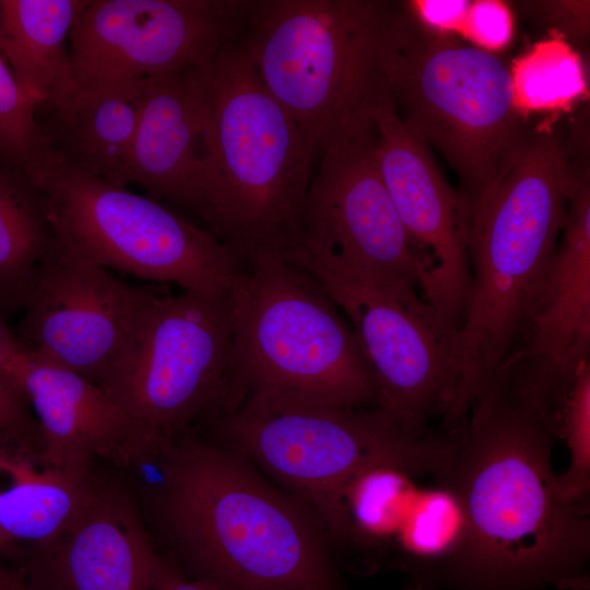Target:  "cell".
Returning <instances> with one entry per match:
<instances>
[{
    "label": "cell",
    "instance_id": "31",
    "mask_svg": "<svg viewBox=\"0 0 590 590\" xmlns=\"http://www.w3.org/2000/svg\"><path fill=\"white\" fill-rule=\"evenodd\" d=\"M522 5L566 36L582 37L588 33V1H534L524 2Z\"/></svg>",
    "mask_w": 590,
    "mask_h": 590
},
{
    "label": "cell",
    "instance_id": "4",
    "mask_svg": "<svg viewBox=\"0 0 590 590\" xmlns=\"http://www.w3.org/2000/svg\"><path fill=\"white\" fill-rule=\"evenodd\" d=\"M575 172L557 137L530 131L468 224L471 294L461 326L464 394L499 373L524 334L563 232Z\"/></svg>",
    "mask_w": 590,
    "mask_h": 590
},
{
    "label": "cell",
    "instance_id": "24",
    "mask_svg": "<svg viewBox=\"0 0 590 590\" xmlns=\"http://www.w3.org/2000/svg\"><path fill=\"white\" fill-rule=\"evenodd\" d=\"M467 517L457 494L440 483L420 487L394 540L402 567L423 590L438 581L462 548Z\"/></svg>",
    "mask_w": 590,
    "mask_h": 590
},
{
    "label": "cell",
    "instance_id": "7",
    "mask_svg": "<svg viewBox=\"0 0 590 590\" xmlns=\"http://www.w3.org/2000/svg\"><path fill=\"white\" fill-rule=\"evenodd\" d=\"M245 263L231 290L225 394L267 390L376 408L377 388L361 344L322 285L279 252H259Z\"/></svg>",
    "mask_w": 590,
    "mask_h": 590
},
{
    "label": "cell",
    "instance_id": "25",
    "mask_svg": "<svg viewBox=\"0 0 590 590\" xmlns=\"http://www.w3.org/2000/svg\"><path fill=\"white\" fill-rule=\"evenodd\" d=\"M416 476L393 464L375 465L358 474L343 496L349 541L364 546L393 545L420 488Z\"/></svg>",
    "mask_w": 590,
    "mask_h": 590
},
{
    "label": "cell",
    "instance_id": "21",
    "mask_svg": "<svg viewBox=\"0 0 590 590\" xmlns=\"http://www.w3.org/2000/svg\"><path fill=\"white\" fill-rule=\"evenodd\" d=\"M37 436L0 432V527L13 555L62 535L91 502L97 480L56 468L36 452ZM33 551V552H34Z\"/></svg>",
    "mask_w": 590,
    "mask_h": 590
},
{
    "label": "cell",
    "instance_id": "33",
    "mask_svg": "<svg viewBox=\"0 0 590 590\" xmlns=\"http://www.w3.org/2000/svg\"><path fill=\"white\" fill-rule=\"evenodd\" d=\"M153 590H225L209 581L186 576L169 559Z\"/></svg>",
    "mask_w": 590,
    "mask_h": 590
},
{
    "label": "cell",
    "instance_id": "32",
    "mask_svg": "<svg viewBox=\"0 0 590 590\" xmlns=\"http://www.w3.org/2000/svg\"><path fill=\"white\" fill-rule=\"evenodd\" d=\"M28 408L16 385L10 379H0V432L38 435V424Z\"/></svg>",
    "mask_w": 590,
    "mask_h": 590
},
{
    "label": "cell",
    "instance_id": "8",
    "mask_svg": "<svg viewBox=\"0 0 590 590\" xmlns=\"http://www.w3.org/2000/svg\"><path fill=\"white\" fill-rule=\"evenodd\" d=\"M326 290L354 331L377 388V409L405 434L456 437L465 424L460 328L411 282L358 266L300 239L283 253Z\"/></svg>",
    "mask_w": 590,
    "mask_h": 590
},
{
    "label": "cell",
    "instance_id": "22",
    "mask_svg": "<svg viewBox=\"0 0 590 590\" xmlns=\"http://www.w3.org/2000/svg\"><path fill=\"white\" fill-rule=\"evenodd\" d=\"M87 0H0V54L39 105L68 87L69 35Z\"/></svg>",
    "mask_w": 590,
    "mask_h": 590
},
{
    "label": "cell",
    "instance_id": "30",
    "mask_svg": "<svg viewBox=\"0 0 590 590\" xmlns=\"http://www.w3.org/2000/svg\"><path fill=\"white\" fill-rule=\"evenodd\" d=\"M412 15L426 28L439 34L462 31L471 1L414 0L404 2Z\"/></svg>",
    "mask_w": 590,
    "mask_h": 590
},
{
    "label": "cell",
    "instance_id": "28",
    "mask_svg": "<svg viewBox=\"0 0 590 590\" xmlns=\"http://www.w3.org/2000/svg\"><path fill=\"white\" fill-rule=\"evenodd\" d=\"M37 107L0 54V162L25 174L45 153Z\"/></svg>",
    "mask_w": 590,
    "mask_h": 590
},
{
    "label": "cell",
    "instance_id": "27",
    "mask_svg": "<svg viewBox=\"0 0 590 590\" xmlns=\"http://www.w3.org/2000/svg\"><path fill=\"white\" fill-rule=\"evenodd\" d=\"M555 436L565 440L570 453L566 472L557 475L565 500L588 505L590 493V362L585 361L555 404L552 413Z\"/></svg>",
    "mask_w": 590,
    "mask_h": 590
},
{
    "label": "cell",
    "instance_id": "34",
    "mask_svg": "<svg viewBox=\"0 0 590 590\" xmlns=\"http://www.w3.org/2000/svg\"><path fill=\"white\" fill-rule=\"evenodd\" d=\"M26 353L17 333L9 328L0 311V379H9V370Z\"/></svg>",
    "mask_w": 590,
    "mask_h": 590
},
{
    "label": "cell",
    "instance_id": "17",
    "mask_svg": "<svg viewBox=\"0 0 590 590\" xmlns=\"http://www.w3.org/2000/svg\"><path fill=\"white\" fill-rule=\"evenodd\" d=\"M22 558L39 590H153L166 565L132 500L101 482L62 535Z\"/></svg>",
    "mask_w": 590,
    "mask_h": 590
},
{
    "label": "cell",
    "instance_id": "15",
    "mask_svg": "<svg viewBox=\"0 0 590 590\" xmlns=\"http://www.w3.org/2000/svg\"><path fill=\"white\" fill-rule=\"evenodd\" d=\"M374 144L375 128L321 153L306 197L300 239L404 279L421 292L413 245L380 174Z\"/></svg>",
    "mask_w": 590,
    "mask_h": 590
},
{
    "label": "cell",
    "instance_id": "11",
    "mask_svg": "<svg viewBox=\"0 0 590 590\" xmlns=\"http://www.w3.org/2000/svg\"><path fill=\"white\" fill-rule=\"evenodd\" d=\"M231 349V290L156 296L127 357L102 387L149 458L220 398Z\"/></svg>",
    "mask_w": 590,
    "mask_h": 590
},
{
    "label": "cell",
    "instance_id": "16",
    "mask_svg": "<svg viewBox=\"0 0 590 590\" xmlns=\"http://www.w3.org/2000/svg\"><path fill=\"white\" fill-rule=\"evenodd\" d=\"M547 275L506 373L550 413L590 350V186L575 174L567 216Z\"/></svg>",
    "mask_w": 590,
    "mask_h": 590
},
{
    "label": "cell",
    "instance_id": "35",
    "mask_svg": "<svg viewBox=\"0 0 590 590\" xmlns=\"http://www.w3.org/2000/svg\"><path fill=\"white\" fill-rule=\"evenodd\" d=\"M0 590H39L32 585L21 568L0 567Z\"/></svg>",
    "mask_w": 590,
    "mask_h": 590
},
{
    "label": "cell",
    "instance_id": "5",
    "mask_svg": "<svg viewBox=\"0 0 590 590\" xmlns=\"http://www.w3.org/2000/svg\"><path fill=\"white\" fill-rule=\"evenodd\" d=\"M401 2L262 0L241 44L267 91L298 125L314 156L374 129Z\"/></svg>",
    "mask_w": 590,
    "mask_h": 590
},
{
    "label": "cell",
    "instance_id": "23",
    "mask_svg": "<svg viewBox=\"0 0 590 590\" xmlns=\"http://www.w3.org/2000/svg\"><path fill=\"white\" fill-rule=\"evenodd\" d=\"M55 240L44 192L25 173L0 162V311L24 307Z\"/></svg>",
    "mask_w": 590,
    "mask_h": 590
},
{
    "label": "cell",
    "instance_id": "3",
    "mask_svg": "<svg viewBox=\"0 0 590 590\" xmlns=\"http://www.w3.org/2000/svg\"><path fill=\"white\" fill-rule=\"evenodd\" d=\"M191 78L200 126L194 213L239 262L283 255L303 236L310 148L243 45L225 44Z\"/></svg>",
    "mask_w": 590,
    "mask_h": 590
},
{
    "label": "cell",
    "instance_id": "20",
    "mask_svg": "<svg viewBox=\"0 0 590 590\" xmlns=\"http://www.w3.org/2000/svg\"><path fill=\"white\" fill-rule=\"evenodd\" d=\"M146 80L71 94L39 105L45 151L80 173L127 187Z\"/></svg>",
    "mask_w": 590,
    "mask_h": 590
},
{
    "label": "cell",
    "instance_id": "10",
    "mask_svg": "<svg viewBox=\"0 0 590 590\" xmlns=\"http://www.w3.org/2000/svg\"><path fill=\"white\" fill-rule=\"evenodd\" d=\"M27 177L44 192L56 240L75 255L185 291H229L243 270L232 250L156 200L74 170L45 151Z\"/></svg>",
    "mask_w": 590,
    "mask_h": 590
},
{
    "label": "cell",
    "instance_id": "13",
    "mask_svg": "<svg viewBox=\"0 0 590 590\" xmlns=\"http://www.w3.org/2000/svg\"><path fill=\"white\" fill-rule=\"evenodd\" d=\"M156 296L55 240L34 274L17 335L33 359L102 388L127 357Z\"/></svg>",
    "mask_w": 590,
    "mask_h": 590
},
{
    "label": "cell",
    "instance_id": "9",
    "mask_svg": "<svg viewBox=\"0 0 590 590\" xmlns=\"http://www.w3.org/2000/svg\"><path fill=\"white\" fill-rule=\"evenodd\" d=\"M386 80L399 118L458 175L470 214L529 133L515 104L510 68L493 52L429 31L402 2Z\"/></svg>",
    "mask_w": 590,
    "mask_h": 590
},
{
    "label": "cell",
    "instance_id": "1",
    "mask_svg": "<svg viewBox=\"0 0 590 590\" xmlns=\"http://www.w3.org/2000/svg\"><path fill=\"white\" fill-rule=\"evenodd\" d=\"M550 414L505 374L483 378L434 476L459 497L467 538L437 587L589 590V504L563 498Z\"/></svg>",
    "mask_w": 590,
    "mask_h": 590
},
{
    "label": "cell",
    "instance_id": "14",
    "mask_svg": "<svg viewBox=\"0 0 590 590\" xmlns=\"http://www.w3.org/2000/svg\"><path fill=\"white\" fill-rule=\"evenodd\" d=\"M375 157L416 256L421 293L461 328L470 303L469 210L429 146L399 118L388 94L373 110Z\"/></svg>",
    "mask_w": 590,
    "mask_h": 590
},
{
    "label": "cell",
    "instance_id": "18",
    "mask_svg": "<svg viewBox=\"0 0 590 590\" xmlns=\"http://www.w3.org/2000/svg\"><path fill=\"white\" fill-rule=\"evenodd\" d=\"M36 414L42 457L51 465L90 474L96 457L122 464L148 461L138 434L96 384L72 371L19 358L8 374Z\"/></svg>",
    "mask_w": 590,
    "mask_h": 590
},
{
    "label": "cell",
    "instance_id": "37",
    "mask_svg": "<svg viewBox=\"0 0 590 590\" xmlns=\"http://www.w3.org/2000/svg\"><path fill=\"white\" fill-rule=\"evenodd\" d=\"M409 590H423L422 587L417 586V585H414L412 588H410Z\"/></svg>",
    "mask_w": 590,
    "mask_h": 590
},
{
    "label": "cell",
    "instance_id": "36",
    "mask_svg": "<svg viewBox=\"0 0 590 590\" xmlns=\"http://www.w3.org/2000/svg\"><path fill=\"white\" fill-rule=\"evenodd\" d=\"M4 555H13V552L11 547L9 546L0 527V556H4Z\"/></svg>",
    "mask_w": 590,
    "mask_h": 590
},
{
    "label": "cell",
    "instance_id": "26",
    "mask_svg": "<svg viewBox=\"0 0 590 590\" xmlns=\"http://www.w3.org/2000/svg\"><path fill=\"white\" fill-rule=\"evenodd\" d=\"M510 72L515 104L523 116L567 109L587 93L581 60L560 37L536 43L515 60Z\"/></svg>",
    "mask_w": 590,
    "mask_h": 590
},
{
    "label": "cell",
    "instance_id": "29",
    "mask_svg": "<svg viewBox=\"0 0 590 590\" xmlns=\"http://www.w3.org/2000/svg\"><path fill=\"white\" fill-rule=\"evenodd\" d=\"M514 33L509 7L496 0L471 1L461 34L473 46L493 52L505 48Z\"/></svg>",
    "mask_w": 590,
    "mask_h": 590
},
{
    "label": "cell",
    "instance_id": "12",
    "mask_svg": "<svg viewBox=\"0 0 590 590\" xmlns=\"http://www.w3.org/2000/svg\"><path fill=\"white\" fill-rule=\"evenodd\" d=\"M250 3L87 0L69 35L68 87L61 99L201 64L233 42L234 19Z\"/></svg>",
    "mask_w": 590,
    "mask_h": 590
},
{
    "label": "cell",
    "instance_id": "6",
    "mask_svg": "<svg viewBox=\"0 0 590 590\" xmlns=\"http://www.w3.org/2000/svg\"><path fill=\"white\" fill-rule=\"evenodd\" d=\"M201 416L219 418L231 449L266 471L315 516L329 538L341 541H349L343 496L358 474L393 464L417 476H435L451 444L442 434L411 437L377 408L267 390L234 394Z\"/></svg>",
    "mask_w": 590,
    "mask_h": 590
},
{
    "label": "cell",
    "instance_id": "2",
    "mask_svg": "<svg viewBox=\"0 0 590 590\" xmlns=\"http://www.w3.org/2000/svg\"><path fill=\"white\" fill-rule=\"evenodd\" d=\"M153 458L169 560L186 576L225 590H344L319 521L245 457L187 428Z\"/></svg>",
    "mask_w": 590,
    "mask_h": 590
},
{
    "label": "cell",
    "instance_id": "19",
    "mask_svg": "<svg viewBox=\"0 0 590 590\" xmlns=\"http://www.w3.org/2000/svg\"><path fill=\"white\" fill-rule=\"evenodd\" d=\"M192 68L146 80L127 180L154 200L164 198L194 212L200 126Z\"/></svg>",
    "mask_w": 590,
    "mask_h": 590
}]
</instances>
